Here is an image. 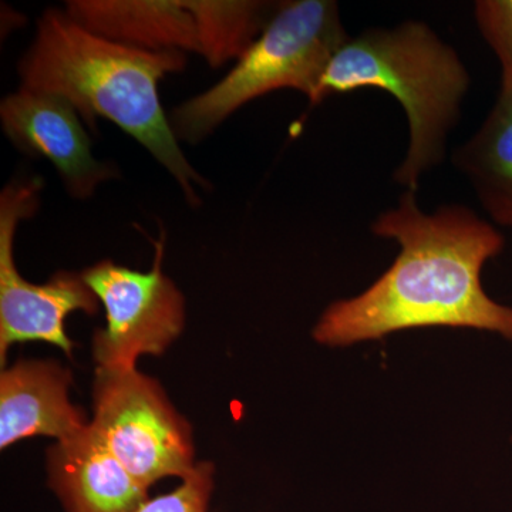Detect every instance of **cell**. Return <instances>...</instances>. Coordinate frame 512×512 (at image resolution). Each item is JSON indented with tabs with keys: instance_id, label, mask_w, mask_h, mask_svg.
Returning <instances> with one entry per match:
<instances>
[{
	"instance_id": "cell-1",
	"label": "cell",
	"mask_w": 512,
	"mask_h": 512,
	"mask_svg": "<svg viewBox=\"0 0 512 512\" xmlns=\"http://www.w3.org/2000/svg\"><path fill=\"white\" fill-rule=\"evenodd\" d=\"M370 229L396 241L400 254L365 292L326 308L316 342L346 348L420 328L481 330L512 342L511 306L490 298L481 282L485 264L505 247L493 222L458 204L427 214L416 191L406 190Z\"/></svg>"
},
{
	"instance_id": "cell-15",
	"label": "cell",
	"mask_w": 512,
	"mask_h": 512,
	"mask_svg": "<svg viewBox=\"0 0 512 512\" xmlns=\"http://www.w3.org/2000/svg\"><path fill=\"white\" fill-rule=\"evenodd\" d=\"M212 487V466L210 463H200L183 478L180 487L171 493L151 498L133 512H208Z\"/></svg>"
},
{
	"instance_id": "cell-3",
	"label": "cell",
	"mask_w": 512,
	"mask_h": 512,
	"mask_svg": "<svg viewBox=\"0 0 512 512\" xmlns=\"http://www.w3.org/2000/svg\"><path fill=\"white\" fill-rule=\"evenodd\" d=\"M470 83L456 50L426 23L407 20L349 37L323 76L316 104L359 89L392 94L409 123V147L393 180L417 191L421 178L446 158L448 136L460 121Z\"/></svg>"
},
{
	"instance_id": "cell-5",
	"label": "cell",
	"mask_w": 512,
	"mask_h": 512,
	"mask_svg": "<svg viewBox=\"0 0 512 512\" xmlns=\"http://www.w3.org/2000/svg\"><path fill=\"white\" fill-rule=\"evenodd\" d=\"M93 410V429L144 487L165 477L183 480L197 467L190 424L136 367H97Z\"/></svg>"
},
{
	"instance_id": "cell-9",
	"label": "cell",
	"mask_w": 512,
	"mask_h": 512,
	"mask_svg": "<svg viewBox=\"0 0 512 512\" xmlns=\"http://www.w3.org/2000/svg\"><path fill=\"white\" fill-rule=\"evenodd\" d=\"M49 483L66 512H133L150 500L90 423L50 448Z\"/></svg>"
},
{
	"instance_id": "cell-12",
	"label": "cell",
	"mask_w": 512,
	"mask_h": 512,
	"mask_svg": "<svg viewBox=\"0 0 512 512\" xmlns=\"http://www.w3.org/2000/svg\"><path fill=\"white\" fill-rule=\"evenodd\" d=\"M451 161L495 227L512 228V87H500L483 124Z\"/></svg>"
},
{
	"instance_id": "cell-10",
	"label": "cell",
	"mask_w": 512,
	"mask_h": 512,
	"mask_svg": "<svg viewBox=\"0 0 512 512\" xmlns=\"http://www.w3.org/2000/svg\"><path fill=\"white\" fill-rule=\"evenodd\" d=\"M69 370L46 360H20L0 375V448L28 437L69 439L87 426L69 402Z\"/></svg>"
},
{
	"instance_id": "cell-2",
	"label": "cell",
	"mask_w": 512,
	"mask_h": 512,
	"mask_svg": "<svg viewBox=\"0 0 512 512\" xmlns=\"http://www.w3.org/2000/svg\"><path fill=\"white\" fill-rule=\"evenodd\" d=\"M185 64L184 52L120 45L84 29L66 10L49 9L18 72L23 87L70 101L92 130L97 119L113 121L170 171L190 204H198L195 187L207 183L185 158L158 94L160 80Z\"/></svg>"
},
{
	"instance_id": "cell-6",
	"label": "cell",
	"mask_w": 512,
	"mask_h": 512,
	"mask_svg": "<svg viewBox=\"0 0 512 512\" xmlns=\"http://www.w3.org/2000/svg\"><path fill=\"white\" fill-rule=\"evenodd\" d=\"M42 181H16L0 195V363L13 343L46 342L72 357L73 342L66 333V318L76 311L93 316L100 301L82 274L57 272L43 285L30 284L13 259L19 222L39 207Z\"/></svg>"
},
{
	"instance_id": "cell-4",
	"label": "cell",
	"mask_w": 512,
	"mask_h": 512,
	"mask_svg": "<svg viewBox=\"0 0 512 512\" xmlns=\"http://www.w3.org/2000/svg\"><path fill=\"white\" fill-rule=\"evenodd\" d=\"M348 40L333 0L278 3L234 69L210 90L171 111L175 137L198 143L244 104L275 90H298L316 104L323 76Z\"/></svg>"
},
{
	"instance_id": "cell-13",
	"label": "cell",
	"mask_w": 512,
	"mask_h": 512,
	"mask_svg": "<svg viewBox=\"0 0 512 512\" xmlns=\"http://www.w3.org/2000/svg\"><path fill=\"white\" fill-rule=\"evenodd\" d=\"M187 5L197 23L201 55L211 67L244 55L278 8L259 0H187Z\"/></svg>"
},
{
	"instance_id": "cell-7",
	"label": "cell",
	"mask_w": 512,
	"mask_h": 512,
	"mask_svg": "<svg viewBox=\"0 0 512 512\" xmlns=\"http://www.w3.org/2000/svg\"><path fill=\"white\" fill-rule=\"evenodd\" d=\"M164 244L148 272L101 261L82 272L106 311V328L93 339L94 359L107 369H134L138 357L161 355L183 332V293L163 274Z\"/></svg>"
},
{
	"instance_id": "cell-14",
	"label": "cell",
	"mask_w": 512,
	"mask_h": 512,
	"mask_svg": "<svg viewBox=\"0 0 512 512\" xmlns=\"http://www.w3.org/2000/svg\"><path fill=\"white\" fill-rule=\"evenodd\" d=\"M474 19L501 66V87H512V0H477Z\"/></svg>"
},
{
	"instance_id": "cell-8",
	"label": "cell",
	"mask_w": 512,
	"mask_h": 512,
	"mask_svg": "<svg viewBox=\"0 0 512 512\" xmlns=\"http://www.w3.org/2000/svg\"><path fill=\"white\" fill-rule=\"evenodd\" d=\"M0 120L16 148L55 165L76 200L92 197L101 183L119 174L113 165L93 157L82 117L70 101L57 94L20 86L2 100Z\"/></svg>"
},
{
	"instance_id": "cell-11",
	"label": "cell",
	"mask_w": 512,
	"mask_h": 512,
	"mask_svg": "<svg viewBox=\"0 0 512 512\" xmlns=\"http://www.w3.org/2000/svg\"><path fill=\"white\" fill-rule=\"evenodd\" d=\"M66 12L84 29L120 45L201 55L187 0H72Z\"/></svg>"
}]
</instances>
